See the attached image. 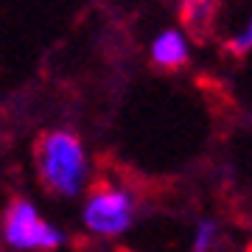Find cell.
Listing matches in <instances>:
<instances>
[{"label": "cell", "mask_w": 252, "mask_h": 252, "mask_svg": "<svg viewBox=\"0 0 252 252\" xmlns=\"http://www.w3.org/2000/svg\"><path fill=\"white\" fill-rule=\"evenodd\" d=\"M213 233H216V224H213V221H202V224H199V233H196L193 252H205L207 244H210V238H213Z\"/></svg>", "instance_id": "obj_7"}, {"label": "cell", "mask_w": 252, "mask_h": 252, "mask_svg": "<svg viewBox=\"0 0 252 252\" xmlns=\"http://www.w3.org/2000/svg\"><path fill=\"white\" fill-rule=\"evenodd\" d=\"M216 6L219 0H185L182 6V23L188 34L199 42H205L210 31L216 28Z\"/></svg>", "instance_id": "obj_4"}, {"label": "cell", "mask_w": 252, "mask_h": 252, "mask_svg": "<svg viewBox=\"0 0 252 252\" xmlns=\"http://www.w3.org/2000/svg\"><path fill=\"white\" fill-rule=\"evenodd\" d=\"M3 238H6L11 250H20V252H48V250H56L64 241V235L54 224L42 221L39 210L23 196L11 199V205L6 207Z\"/></svg>", "instance_id": "obj_2"}, {"label": "cell", "mask_w": 252, "mask_h": 252, "mask_svg": "<svg viewBox=\"0 0 252 252\" xmlns=\"http://www.w3.org/2000/svg\"><path fill=\"white\" fill-rule=\"evenodd\" d=\"M135 205L132 196L112 185H98L84 205V224L98 235H121L132 227Z\"/></svg>", "instance_id": "obj_3"}, {"label": "cell", "mask_w": 252, "mask_h": 252, "mask_svg": "<svg viewBox=\"0 0 252 252\" xmlns=\"http://www.w3.org/2000/svg\"><path fill=\"white\" fill-rule=\"evenodd\" d=\"M227 51L233 56H244L247 51H252V14L247 17L241 31H235V34L227 39Z\"/></svg>", "instance_id": "obj_6"}, {"label": "cell", "mask_w": 252, "mask_h": 252, "mask_svg": "<svg viewBox=\"0 0 252 252\" xmlns=\"http://www.w3.org/2000/svg\"><path fill=\"white\" fill-rule=\"evenodd\" d=\"M152 59L165 70H177L188 62V45L180 31H162L152 45Z\"/></svg>", "instance_id": "obj_5"}, {"label": "cell", "mask_w": 252, "mask_h": 252, "mask_svg": "<svg viewBox=\"0 0 252 252\" xmlns=\"http://www.w3.org/2000/svg\"><path fill=\"white\" fill-rule=\"evenodd\" d=\"M39 180L56 196H76L87 180V157L73 132H45L36 143Z\"/></svg>", "instance_id": "obj_1"}]
</instances>
